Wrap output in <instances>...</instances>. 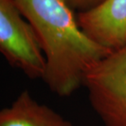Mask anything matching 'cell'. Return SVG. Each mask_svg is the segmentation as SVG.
Instances as JSON below:
<instances>
[{
    "label": "cell",
    "instance_id": "8992f818",
    "mask_svg": "<svg viewBox=\"0 0 126 126\" xmlns=\"http://www.w3.org/2000/svg\"><path fill=\"white\" fill-rule=\"evenodd\" d=\"M65 1L71 7H85L86 9H89L100 3L103 0H65Z\"/></svg>",
    "mask_w": 126,
    "mask_h": 126
},
{
    "label": "cell",
    "instance_id": "6da1fadb",
    "mask_svg": "<svg viewBox=\"0 0 126 126\" xmlns=\"http://www.w3.org/2000/svg\"><path fill=\"white\" fill-rule=\"evenodd\" d=\"M35 34L45 58L42 77L60 97L83 85L90 70L112 51L92 40L65 0H16Z\"/></svg>",
    "mask_w": 126,
    "mask_h": 126
},
{
    "label": "cell",
    "instance_id": "5b68a950",
    "mask_svg": "<svg viewBox=\"0 0 126 126\" xmlns=\"http://www.w3.org/2000/svg\"><path fill=\"white\" fill-rule=\"evenodd\" d=\"M0 126H72L49 106L37 102L23 91L12 106L0 110Z\"/></svg>",
    "mask_w": 126,
    "mask_h": 126
},
{
    "label": "cell",
    "instance_id": "7a4b0ae2",
    "mask_svg": "<svg viewBox=\"0 0 126 126\" xmlns=\"http://www.w3.org/2000/svg\"><path fill=\"white\" fill-rule=\"evenodd\" d=\"M83 85L96 114L106 126H126V44L94 66Z\"/></svg>",
    "mask_w": 126,
    "mask_h": 126
},
{
    "label": "cell",
    "instance_id": "3957f363",
    "mask_svg": "<svg viewBox=\"0 0 126 126\" xmlns=\"http://www.w3.org/2000/svg\"><path fill=\"white\" fill-rule=\"evenodd\" d=\"M0 53L31 79H42L45 58L16 0H0Z\"/></svg>",
    "mask_w": 126,
    "mask_h": 126
},
{
    "label": "cell",
    "instance_id": "277c9868",
    "mask_svg": "<svg viewBox=\"0 0 126 126\" xmlns=\"http://www.w3.org/2000/svg\"><path fill=\"white\" fill-rule=\"evenodd\" d=\"M82 30L111 51L126 44V0H103L77 17Z\"/></svg>",
    "mask_w": 126,
    "mask_h": 126
}]
</instances>
